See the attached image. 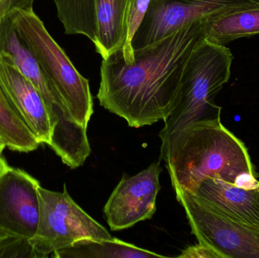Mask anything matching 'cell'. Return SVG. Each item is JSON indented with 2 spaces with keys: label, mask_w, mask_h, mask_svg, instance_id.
Returning <instances> with one entry per match:
<instances>
[{
  "label": "cell",
  "mask_w": 259,
  "mask_h": 258,
  "mask_svg": "<svg viewBox=\"0 0 259 258\" xmlns=\"http://www.w3.org/2000/svg\"><path fill=\"white\" fill-rule=\"evenodd\" d=\"M10 15L20 37L34 55L44 74L62 97L71 116L80 125L88 129L94 114V99L89 80L76 69L33 10H15Z\"/></svg>",
  "instance_id": "obj_5"
},
{
  "label": "cell",
  "mask_w": 259,
  "mask_h": 258,
  "mask_svg": "<svg viewBox=\"0 0 259 258\" xmlns=\"http://www.w3.org/2000/svg\"><path fill=\"white\" fill-rule=\"evenodd\" d=\"M59 19L66 34H81L96 41L97 0H54Z\"/></svg>",
  "instance_id": "obj_17"
},
{
  "label": "cell",
  "mask_w": 259,
  "mask_h": 258,
  "mask_svg": "<svg viewBox=\"0 0 259 258\" xmlns=\"http://www.w3.org/2000/svg\"><path fill=\"white\" fill-rule=\"evenodd\" d=\"M0 56L13 64L42 96L52 126L51 142L49 145L62 162L72 163L88 157L91 151L88 129L71 116L34 55L20 37L11 15L0 18Z\"/></svg>",
  "instance_id": "obj_4"
},
{
  "label": "cell",
  "mask_w": 259,
  "mask_h": 258,
  "mask_svg": "<svg viewBox=\"0 0 259 258\" xmlns=\"http://www.w3.org/2000/svg\"><path fill=\"white\" fill-rule=\"evenodd\" d=\"M6 145H5L3 141L2 140L1 138H0V156H1L2 153H3V150L6 148Z\"/></svg>",
  "instance_id": "obj_24"
},
{
  "label": "cell",
  "mask_w": 259,
  "mask_h": 258,
  "mask_svg": "<svg viewBox=\"0 0 259 258\" xmlns=\"http://www.w3.org/2000/svg\"><path fill=\"white\" fill-rule=\"evenodd\" d=\"M192 233L224 258H259V230L228 219L193 194L177 190Z\"/></svg>",
  "instance_id": "obj_7"
},
{
  "label": "cell",
  "mask_w": 259,
  "mask_h": 258,
  "mask_svg": "<svg viewBox=\"0 0 259 258\" xmlns=\"http://www.w3.org/2000/svg\"><path fill=\"white\" fill-rule=\"evenodd\" d=\"M161 171L158 162L133 177H123L103 209L112 231L131 228L155 215Z\"/></svg>",
  "instance_id": "obj_9"
},
{
  "label": "cell",
  "mask_w": 259,
  "mask_h": 258,
  "mask_svg": "<svg viewBox=\"0 0 259 258\" xmlns=\"http://www.w3.org/2000/svg\"><path fill=\"white\" fill-rule=\"evenodd\" d=\"M34 0H0V18L10 15L15 10H33Z\"/></svg>",
  "instance_id": "obj_21"
},
{
  "label": "cell",
  "mask_w": 259,
  "mask_h": 258,
  "mask_svg": "<svg viewBox=\"0 0 259 258\" xmlns=\"http://www.w3.org/2000/svg\"><path fill=\"white\" fill-rule=\"evenodd\" d=\"M193 195L228 219L259 230L258 187H240L224 180L208 179Z\"/></svg>",
  "instance_id": "obj_12"
},
{
  "label": "cell",
  "mask_w": 259,
  "mask_h": 258,
  "mask_svg": "<svg viewBox=\"0 0 259 258\" xmlns=\"http://www.w3.org/2000/svg\"><path fill=\"white\" fill-rule=\"evenodd\" d=\"M136 0H97L96 51L103 59L122 50L127 41L130 16Z\"/></svg>",
  "instance_id": "obj_13"
},
{
  "label": "cell",
  "mask_w": 259,
  "mask_h": 258,
  "mask_svg": "<svg viewBox=\"0 0 259 258\" xmlns=\"http://www.w3.org/2000/svg\"><path fill=\"white\" fill-rule=\"evenodd\" d=\"M205 20L134 50L132 63L124 62L121 51L103 59L97 93L101 106L135 128L165 119L176 106L192 53L205 38Z\"/></svg>",
  "instance_id": "obj_1"
},
{
  "label": "cell",
  "mask_w": 259,
  "mask_h": 258,
  "mask_svg": "<svg viewBox=\"0 0 259 258\" xmlns=\"http://www.w3.org/2000/svg\"><path fill=\"white\" fill-rule=\"evenodd\" d=\"M0 138L13 151H34L40 143L0 89Z\"/></svg>",
  "instance_id": "obj_16"
},
{
  "label": "cell",
  "mask_w": 259,
  "mask_h": 258,
  "mask_svg": "<svg viewBox=\"0 0 259 258\" xmlns=\"http://www.w3.org/2000/svg\"><path fill=\"white\" fill-rule=\"evenodd\" d=\"M38 195L37 228L29 241L39 258L48 257L81 239L113 238L71 198L65 185L62 192L48 190L39 186Z\"/></svg>",
  "instance_id": "obj_6"
},
{
  "label": "cell",
  "mask_w": 259,
  "mask_h": 258,
  "mask_svg": "<svg viewBox=\"0 0 259 258\" xmlns=\"http://www.w3.org/2000/svg\"><path fill=\"white\" fill-rule=\"evenodd\" d=\"M234 56L225 45L204 38L192 53L184 71L176 106L163 120L161 142L187 126L221 119L215 97L231 77Z\"/></svg>",
  "instance_id": "obj_3"
},
{
  "label": "cell",
  "mask_w": 259,
  "mask_h": 258,
  "mask_svg": "<svg viewBox=\"0 0 259 258\" xmlns=\"http://www.w3.org/2000/svg\"><path fill=\"white\" fill-rule=\"evenodd\" d=\"M9 165L6 163V160L0 156V176L5 172L6 169L9 168Z\"/></svg>",
  "instance_id": "obj_22"
},
{
  "label": "cell",
  "mask_w": 259,
  "mask_h": 258,
  "mask_svg": "<svg viewBox=\"0 0 259 258\" xmlns=\"http://www.w3.org/2000/svg\"><path fill=\"white\" fill-rule=\"evenodd\" d=\"M243 3L240 0H150L133 38V49L147 46L184 26Z\"/></svg>",
  "instance_id": "obj_8"
},
{
  "label": "cell",
  "mask_w": 259,
  "mask_h": 258,
  "mask_svg": "<svg viewBox=\"0 0 259 258\" xmlns=\"http://www.w3.org/2000/svg\"><path fill=\"white\" fill-rule=\"evenodd\" d=\"M259 34V6L243 4L221 11L205 20V37L225 45Z\"/></svg>",
  "instance_id": "obj_14"
},
{
  "label": "cell",
  "mask_w": 259,
  "mask_h": 258,
  "mask_svg": "<svg viewBox=\"0 0 259 258\" xmlns=\"http://www.w3.org/2000/svg\"><path fill=\"white\" fill-rule=\"evenodd\" d=\"M160 159L175 191L194 194L208 179L258 186L247 148L221 119L194 123L170 135L161 142Z\"/></svg>",
  "instance_id": "obj_2"
},
{
  "label": "cell",
  "mask_w": 259,
  "mask_h": 258,
  "mask_svg": "<svg viewBox=\"0 0 259 258\" xmlns=\"http://www.w3.org/2000/svg\"><path fill=\"white\" fill-rule=\"evenodd\" d=\"M0 89L40 144L50 145L52 126L39 92L19 70L0 56Z\"/></svg>",
  "instance_id": "obj_11"
},
{
  "label": "cell",
  "mask_w": 259,
  "mask_h": 258,
  "mask_svg": "<svg viewBox=\"0 0 259 258\" xmlns=\"http://www.w3.org/2000/svg\"><path fill=\"white\" fill-rule=\"evenodd\" d=\"M258 189H259V184H258Z\"/></svg>",
  "instance_id": "obj_25"
},
{
  "label": "cell",
  "mask_w": 259,
  "mask_h": 258,
  "mask_svg": "<svg viewBox=\"0 0 259 258\" xmlns=\"http://www.w3.org/2000/svg\"><path fill=\"white\" fill-rule=\"evenodd\" d=\"M150 0H136L130 16L128 33L127 41L121 50L123 59L127 64L132 63L134 60V51L132 47V39L138 30L142 21L144 19Z\"/></svg>",
  "instance_id": "obj_19"
},
{
  "label": "cell",
  "mask_w": 259,
  "mask_h": 258,
  "mask_svg": "<svg viewBox=\"0 0 259 258\" xmlns=\"http://www.w3.org/2000/svg\"><path fill=\"white\" fill-rule=\"evenodd\" d=\"M240 1L244 2V3H248V4L259 6V0H240Z\"/></svg>",
  "instance_id": "obj_23"
},
{
  "label": "cell",
  "mask_w": 259,
  "mask_h": 258,
  "mask_svg": "<svg viewBox=\"0 0 259 258\" xmlns=\"http://www.w3.org/2000/svg\"><path fill=\"white\" fill-rule=\"evenodd\" d=\"M180 258H224L222 254L214 248L204 245L202 243H198L197 245L187 247L182 251L181 255L178 256Z\"/></svg>",
  "instance_id": "obj_20"
},
{
  "label": "cell",
  "mask_w": 259,
  "mask_h": 258,
  "mask_svg": "<svg viewBox=\"0 0 259 258\" xmlns=\"http://www.w3.org/2000/svg\"><path fill=\"white\" fill-rule=\"evenodd\" d=\"M58 258H151L165 257L152 251L138 248L116 238L111 239H84L71 246L56 251Z\"/></svg>",
  "instance_id": "obj_15"
},
{
  "label": "cell",
  "mask_w": 259,
  "mask_h": 258,
  "mask_svg": "<svg viewBox=\"0 0 259 258\" xmlns=\"http://www.w3.org/2000/svg\"><path fill=\"white\" fill-rule=\"evenodd\" d=\"M39 182L22 170L9 168L0 176V234L30 240L39 221Z\"/></svg>",
  "instance_id": "obj_10"
},
{
  "label": "cell",
  "mask_w": 259,
  "mask_h": 258,
  "mask_svg": "<svg viewBox=\"0 0 259 258\" xmlns=\"http://www.w3.org/2000/svg\"><path fill=\"white\" fill-rule=\"evenodd\" d=\"M0 257L39 258L29 239L0 234Z\"/></svg>",
  "instance_id": "obj_18"
}]
</instances>
